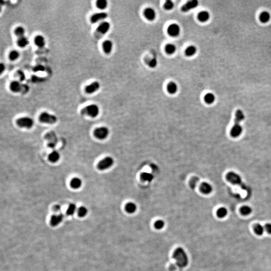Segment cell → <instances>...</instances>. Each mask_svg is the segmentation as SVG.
Instances as JSON below:
<instances>
[{
	"mask_svg": "<svg viewBox=\"0 0 271 271\" xmlns=\"http://www.w3.org/2000/svg\"><path fill=\"white\" fill-rule=\"evenodd\" d=\"M177 265L180 268L186 267L188 264V257L186 252L182 248H177L173 254Z\"/></svg>",
	"mask_w": 271,
	"mask_h": 271,
	"instance_id": "1",
	"label": "cell"
},
{
	"mask_svg": "<svg viewBox=\"0 0 271 271\" xmlns=\"http://www.w3.org/2000/svg\"><path fill=\"white\" fill-rule=\"evenodd\" d=\"M10 89L13 93H26L29 91V87L26 84H23L19 81H14L10 84Z\"/></svg>",
	"mask_w": 271,
	"mask_h": 271,
	"instance_id": "2",
	"label": "cell"
},
{
	"mask_svg": "<svg viewBox=\"0 0 271 271\" xmlns=\"http://www.w3.org/2000/svg\"><path fill=\"white\" fill-rule=\"evenodd\" d=\"M110 28V24L108 22H103L100 24L95 31L94 36L97 39H101L108 32Z\"/></svg>",
	"mask_w": 271,
	"mask_h": 271,
	"instance_id": "3",
	"label": "cell"
},
{
	"mask_svg": "<svg viewBox=\"0 0 271 271\" xmlns=\"http://www.w3.org/2000/svg\"><path fill=\"white\" fill-rule=\"evenodd\" d=\"M99 107L95 104L87 106L83 108L81 110V114L89 116L91 118L96 117L99 114Z\"/></svg>",
	"mask_w": 271,
	"mask_h": 271,
	"instance_id": "4",
	"label": "cell"
},
{
	"mask_svg": "<svg viewBox=\"0 0 271 271\" xmlns=\"http://www.w3.org/2000/svg\"><path fill=\"white\" fill-rule=\"evenodd\" d=\"M114 164V160L112 157L108 156L99 161L97 165V169L99 170L103 171L108 169Z\"/></svg>",
	"mask_w": 271,
	"mask_h": 271,
	"instance_id": "5",
	"label": "cell"
},
{
	"mask_svg": "<svg viewBox=\"0 0 271 271\" xmlns=\"http://www.w3.org/2000/svg\"><path fill=\"white\" fill-rule=\"evenodd\" d=\"M40 122L45 124H53L57 122V118L55 116L50 114L48 112H43L39 116Z\"/></svg>",
	"mask_w": 271,
	"mask_h": 271,
	"instance_id": "6",
	"label": "cell"
},
{
	"mask_svg": "<svg viewBox=\"0 0 271 271\" xmlns=\"http://www.w3.org/2000/svg\"><path fill=\"white\" fill-rule=\"evenodd\" d=\"M16 123L18 126L21 128L30 129L33 126L34 121L29 117H23L18 118L16 121Z\"/></svg>",
	"mask_w": 271,
	"mask_h": 271,
	"instance_id": "7",
	"label": "cell"
},
{
	"mask_svg": "<svg viewBox=\"0 0 271 271\" xmlns=\"http://www.w3.org/2000/svg\"><path fill=\"white\" fill-rule=\"evenodd\" d=\"M110 133L108 129L106 127L97 128L94 131L95 137L99 140H104L108 137Z\"/></svg>",
	"mask_w": 271,
	"mask_h": 271,
	"instance_id": "8",
	"label": "cell"
},
{
	"mask_svg": "<svg viewBox=\"0 0 271 271\" xmlns=\"http://www.w3.org/2000/svg\"><path fill=\"white\" fill-rule=\"evenodd\" d=\"M240 123L234 122L232 127L230 130V135L233 138H238L240 137L243 131V128Z\"/></svg>",
	"mask_w": 271,
	"mask_h": 271,
	"instance_id": "9",
	"label": "cell"
},
{
	"mask_svg": "<svg viewBox=\"0 0 271 271\" xmlns=\"http://www.w3.org/2000/svg\"><path fill=\"white\" fill-rule=\"evenodd\" d=\"M229 182L234 185H239L242 183V178L238 174L234 172H229L226 176Z\"/></svg>",
	"mask_w": 271,
	"mask_h": 271,
	"instance_id": "10",
	"label": "cell"
},
{
	"mask_svg": "<svg viewBox=\"0 0 271 271\" xmlns=\"http://www.w3.org/2000/svg\"><path fill=\"white\" fill-rule=\"evenodd\" d=\"M180 28L179 26L177 24H172L169 26L167 32L169 35L172 37L177 36L180 33Z\"/></svg>",
	"mask_w": 271,
	"mask_h": 271,
	"instance_id": "11",
	"label": "cell"
},
{
	"mask_svg": "<svg viewBox=\"0 0 271 271\" xmlns=\"http://www.w3.org/2000/svg\"><path fill=\"white\" fill-rule=\"evenodd\" d=\"M200 189L202 193L205 194V195H208L211 193V192L212 191L213 187L211 184L209 183L204 182H202V184H200Z\"/></svg>",
	"mask_w": 271,
	"mask_h": 271,
	"instance_id": "12",
	"label": "cell"
},
{
	"mask_svg": "<svg viewBox=\"0 0 271 271\" xmlns=\"http://www.w3.org/2000/svg\"><path fill=\"white\" fill-rule=\"evenodd\" d=\"M198 5V2L196 0H192L184 4L181 8V11L183 12H187L190 10L196 8Z\"/></svg>",
	"mask_w": 271,
	"mask_h": 271,
	"instance_id": "13",
	"label": "cell"
},
{
	"mask_svg": "<svg viewBox=\"0 0 271 271\" xmlns=\"http://www.w3.org/2000/svg\"><path fill=\"white\" fill-rule=\"evenodd\" d=\"M100 87V84L97 81H95L87 85L85 88V91L89 94L93 93L99 90Z\"/></svg>",
	"mask_w": 271,
	"mask_h": 271,
	"instance_id": "14",
	"label": "cell"
},
{
	"mask_svg": "<svg viewBox=\"0 0 271 271\" xmlns=\"http://www.w3.org/2000/svg\"><path fill=\"white\" fill-rule=\"evenodd\" d=\"M108 17V14L105 12H101L95 14L91 18V21L92 23H95L98 22L105 19Z\"/></svg>",
	"mask_w": 271,
	"mask_h": 271,
	"instance_id": "15",
	"label": "cell"
},
{
	"mask_svg": "<svg viewBox=\"0 0 271 271\" xmlns=\"http://www.w3.org/2000/svg\"><path fill=\"white\" fill-rule=\"evenodd\" d=\"M271 19V15L270 12L267 11L261 12L259 15V20L262 23H267Z\"/></svg>",
	"mask_w": 271,
	"mask_h": 271,
	"instance_id": "16",
	"label": "cell"
},
{
	"mask_svg": "<svg viewBox=\"0 0 271 271\" xmlns=\"http://www.w3.org/2000/svg\"><path fill=\"white\" fill-rule=\"evenodd\" d=\"M144 16L149 21H153L156 18V14L152 8H147L144 11Z\"/></svg>",
	"mask_w": 271,
	"mask_h": 271,
	"instance_id": "17",
	"label": "cell"
},
{
	"mask_svg": "<svg viewBox=\"0 0 271 271\" xmlns=\"http://www.w3.org/2000/svg\"><path fill=\"white\" fill-rule=\"evenodd\" d=\"M210 14L207 11H202L198 15V19L202 22H206L210 19Z\"/></svg>",
	"mask_w": 271,
	"mask_h": 271,
	"instance_id": "18",
	"label": "cell"
},
{
	"mask_svg": "<svg viewBox=\"0 0 271 271\" xmlns=\"http://www.w3.org/2000/svg\"><path fill=\"white\" fill-rule=\"evenodd\" d=\"M112 43L110 40H106L103 43V50L106 54H110L112 50Z\"/></svg>",
	"mask_w": 271,
	"mask_h": 271,
	"instance_id": "19",
	"label": "cell"
},
{
	"mask_svg": "<svg viewBox=\"0 0 271 271\" xmlns=\"http://www.w3.org/2000/svg\"><path fill=\"white\" fill-rule=\"evenodd\" d=\"M137 207L136 204L132 202H128V203L126 204V206H125L126 211L128 213H130V214L135 212L137 210Z\"/></svg>",
	"mask_w": 271,
	"mask_h": 271,
	"instance_id": "20",
	"label": "cell"
},
{
	"mask_svg": "<svg viewBox=\"0 0 271 271\" xmlns=\"http://www.w3.org/2000/svg\"><path fill=\"white\" fill-rule=\"evenodd\" d=\"M34 43L35 45L39 48L43 47L45 45L44 38L41 35H37L34 38Z\"/></svg>",
	"mask_w": 271,
	"mask_h": 271,
	"instance_id": "21",
	"label": "cell"
},
{
	"mask_svg": "<svg viewBox=\"0 0 271 271\" xmlns=\"http://www.w3.org/2000/svg\"><path fill=\"white\" fill-rule=\"evenodd\" d=\"M70 186L74 189H78L82 185V181L79 178H74L70 181Z\"/></svg>",
	"mask_w": 271,
	"mask_h": 271,
	"instance_id": "22",
	"label": "cell"
},
{
	"mask_svg": "<svg viewBox=\"0 0 271 271\" xmlns=\"http://www.w3.org/2000/svg\"><path fill=\"white\" fill-rule=\"evenodd\" d=\"M62 219H63V215L61 214L53 215L51 218V224L53 226L57 225L61 222Z\"/></svg>",
	"mask_w": 271,
	"mask_h": 271,
	"instance_id": "23",
	"label": "cell"
},
{
	"mask_svg": "<svg viewBox=\"0 0 271 271\" xmlns=\"http://www.w3.org/2000/svg\"><path fill=\"white\" fill-rule=\"evenodd\" d=\"M167 89L169 93L170 94H174L177 91L178 86L176 83H175L174 82H170V83L168 84Z\"/></svg>",
	"mask_w": 271,
	"mask_h": 271,
	"instance_id": "24",
	"label": "cell"
},
{
	"mask_svg": "<svg viewBox=\"0 0 271 271\" xmlns=\"http://www.w3.org/2000/svg\"><path fill=\"white\" fill-rule=\"evenodd\" d=\"M204 100L207 104H212L215 101V96L212 93H206L204 97Z\"/></svg>",
	"mask_w": 271,
	"mask_h": 271,
	"instance_id": "25",
	"label": "cell"
},
{
	"mask_svg": "<svg viewBox=\"0 0 271 271\" xmlns=\"http://www.w3.org/2000/svg\"><path fill=\"white\" fill-rule=\"evenodd\" d=\"M244 118H245V116L242 110H236V112L235 113L234 122L241 123L242 121L244 120Z\"/></svg>",
	"mask_w": 271,
	"mask_h": 271,
	"instance_id": "26",
	"label": "cell"
},
{
	"mask_svg": "<svg viewBox=\"0 0 271 271\" xmlns=\"http://www.w3.org/2000/svg\"><path fill=\"white\" fill-rule=\"evenodd\" d=\"M59 158H60V155L57 151H52L49 155V160L51 162H56L59 160Z\"/></svg>",
	"mask_w": 271,
	"mask_h": 271,
	"instance_id": "27",
	"label": "cell"
},
{
	"mask_svg": "<svg viewBox=\"0 0 271 271\" xmlns=\"http://www.w3.org/2000/svg\"><path fill=\"white\" fill-rule=\"evenodd\" d=\"M228 214L227 209L225 207H221L219 208L217 211V216L219 218L223 219L225 218Z\"/></svg>",
	"mask_w": 271,
	"mask_h": 271,
	"instance_id": "28",
	"label": "cell"
},
{
	"mask_svg": "<svg viewBox=\"0 0 271 271\" xmlns=\"http://www.w3.org/2000/svg\"><path fill=\"white\" fill-rule=\"evenodd\" d=\"M154 175L153 174L148 172H143L141 175V178L144 181L151 182L154 179Z\"/></svg>",
	"mask_w": 271,
	"mask_h": 271,
	"instance_id": "29",
	"label": "cell"
},
{
	"mask_svg": "<svg viewBox=\"0 0 271 271\" xmlns=\"http://www.w3.org/2000/svg\"><path fill=\"white\" fill-rule=\"evenodd\" d=\"M29 44V40L27 38L24 36L23 37L18 38L17 44L20 47H25Z\"/></svg>",
	"mask_w": 271,
	"mask_h": 271,
	"instance_id": "30",
	"label": "cell"
},
{
	"mask_svg": "<svg viewBox=\"0 0 271 271\" xmlns=\"http://www.w3.org/2000/svg\"><path fill=\"white\" fill-rule=\"evenodd\" d=\"M254 230L256 234L258 236L263 235L265 230V227L260 224H256L254 227Z\"/></svg>",
	"mask_w": 271,
	"mask_h": 271,
	"instance_id": "31",
	"label": "cell"
},
{
	"mask_svg": "<svg viewBox=\"0 0 271 271\" xmlns=\"http://www.w3.org/2000/svg\"><path fill=\"white\" fill-rule=\"evenodd\" d=\"M240 211L242 215L247 216L252 213V208L249 206L244 205L240 208Z\"/></svg>",
	"mask_w": 271,
	"mask_h": 271,
	"instance_id": "32",
	"label": "cell"
},
{
	"mask_svg": "<svg viewBox=\"0 0 271 271\" xmlns=\"http://www.w3.org/2000/svg\"><path fill=\"white\" fill-rule=\"evenodd\" d=\"M197 51V48L193 45H191L188 47L185 50V54L188 56H191L195 54Z\"/></svg>",
	"mask_w": 271,
	"mask_h": 271,
	"instance_id": "33",
	"label": "cell"
},
{
	"mask_svg": "<svg viewBox=\"0 0 271 271\" xmlns=\"http://www.w3.org/2000/svg\"><path fill=\"white\" fill-rule=\"evenodd\" d=\"M25 29H24L23 27H21V26H19V27L16 28V29L14 30L15 34L18 38L24 36V34H25Z\"/></svg>",
	"mask_w": 271,
	"mask_h": 271,
	"instance_id": "34",
	"label": "cell"
},
{
	"mask_svg": "<svg viewBox=\"0 0 271 271\" xmlns=\"http://www.w3.org/2000/svg\"><path fill=\"white\" fill-rule=\"evenodd\" d=\"M96 6L99 9L103 10L107 7L108 6V3H107V1L106 0H98L96 2Z\"/></svg>",
	"mask_w": 271,
	"mask_h": 271,
	"instance_id": "35",
	"label": "cell"
},
{
	"mask_svg": "<svg viewBox=\"0 0 271 271\" xmlns=\"http://www.w3.org/2000/svg\"><path fill=\"white\" fill-rule=\"evenodd\" d=\"M176 47L174 45L172 44H169L167 45L165 47V50L168 54H172L175 52L176 51Z\"/></svg>",
	"mask_w": 271,
	"mask_h": 271,
	"instance_id": "36",
	"label": "cell"
},
{
	"mask_svg": "<svg viewBox=\"0 0 271 271\" xmlns=\"http://www.w3.org/2000/svg\"><path fill=\"white\" fill-rule=\"evenodd\" d=\"M199 178L197 177H194L193 178H192L190 180V181L189 182V185L190 187L192 189H194L196 188V187L198 183L199 182Z\"/></svg>",
	"mask_w": 271,
	"mask_h": 271,
	"instance_id": "37",
	"label": "cell"
},
{
	"mask_svg": "<svg viewBox=\"0 0 271 271\" xmlns=\"http://www.w3.org/2000/svg\"><path fill=\"white\" fill-rule=\"evenodd\" d=\"M164 225L165 223L164 222V221L161 220V219L156 221V222L154 223V227H155V229H158V230L162 229L164 227Z\"/></svg>",
	"mask_w": 271,
	"mask_h": 271,
	"instance_id": "38",
	"label": "cell"
},
{
	"mask_svg": "<svg viewBox=\"0 0 271 271\" xmlns=\"http://www.w3.org/2000/svg\"><path fill=\"white\" fill-rule=\"evenodd\" d=\"M76 210V206L74 204H70L69 206L68 207L67 210L66 211L67 214L68 215H71L74 214Z\"/></svg>",
	"mask_w": 271,
	"mask_h": 271,
	"instance_id": "39",
	"label": "cell"
},
{
	"mask_svg": "<svg viewBox=\"0 0 271 271\" xmlns=\"http://www.w3.org/2000/svg\"><path fill=\"white\" fill-rule=\"evenodd\" d=\"M174 4L172 1H167L164 3V7L165 10H171L174 8Z\"/></svg>",
	"mask_w": 271,
	"mask_h": 271,
	"instance_id": "40",
	"label": "cell"
},
{
	"mask_svg": "<svg viewBox=\"0 0 271 271\" xmlns=\"http://www.w3.org/2000/svg\"><path fill=\"white\" fill-rule=\"evenodd\" d=\"M19 54L18 51L16 50L12 51L9 54V58H10V60H12V61H14V60H15L16 59H17L18 57H19Z\"/></svg>",
	"mask_w": 271,
	"mask_h": 271,
	"instance_id": "41",
	"label": "cell"
},
{
	"mask_svg": "<svg viewBox=\"0 0 271 271\" xmlns=\"http://www.w3.org/2000/svg\"><path fill=\"white\" fill-rule=\"evenodd\" d=\"M87 212V209L85 207L81 206L80 207L78 210V214L79 215V217H82L86 214Z\"/></svg>",
	"mask_w": 271,
	"mask_h": 271,
	"instance_id": "42",
	"label": "cell"
},
{
	"mask_svg": "<svg viewBox=\"0 0 271 271\" xmlns=\"http://www.w3.org/2000/svg\"><path fill=\"white\" fill-rule=\"evenodd\" d=\"M16 74L18 78H19L20 81H23L25 79V75L23 72L21 70H18L16 72Z\"/></svg>",
	"mask_w": 271,
	"mask_h": 271,
	"instance_id": "43",
	"label": "cell"
},
{
	"mask_svg": "<svg viewBox=\"0 0 271 271\" xmlns=\"http://www.w3.org/2000/svg\"><path fill=\"white\" fill-rule=\"evenodd\" d=\"M157 65V60L156 58L152 59L149 63V65L150 67L155 68Z\"/></svg>",
	"mask_w": 271,
	"mask_h": 271,
	"instance_id": "44",
	"label": "cell"
},
{
	"mask_svg": "<svg viewBox=\"0 0 271 271\" xmlns=\"http://www.w3.org/2000/svg\"><path fill=\"white\" fill-rule=\"evenodd\" d=\"M33 71H43L44 70V67L42 65H37L33 68Z\"/></svg>",
	"mask_w": 271,
	"mask_h": 271,
	"instance_id": "45",
	"label": "cell"
},
{
	"mask_svg": "<svg viewBox=\"0 0 271 271\" xmlns=\"http://www.w3.org/2000/svg\"><path fill=\"white\" fill-rule=\"evenodd\" d=\"M44 80V78H39L38 76H33V77H32V80L34 81V82H41V81H43Z\"/></svg>",
	"mask_w": 271,
	"mask_h": 271,
	"instance_id": "46",
	"label": "cell"
},
{
	"mask_svg": "<svg viewBox=\"0 0 271 271\" xmlns=\"http://www.w3.org/2000/svg\"><path fill=\"white\" fill-rule=\"evenodd\" d=\"M265 230H266V232H267L269 234H271V223H267V224L265 225Z\"/></svg>",
	"mask_w": 271,
	"mask_h": 271,
	"instance_id": "47",
	"label": "cell"
},
{
	"mask_svg": "<svg viewBox=\"0 0 271 271\" xmlns=\"http://www.w3.org/2000/svg\"><path fill=\"white\" fill-rule=\"evenodd\" d=\"M5 65L3 63H1V64H0V73H1V74H2L3 72V71L5 70Z\"/></svg>",
	"mask_w": 271,
	"mask_h": 271,
	"instance_id": "48",
	"label": "cell"
}]
</instances>
